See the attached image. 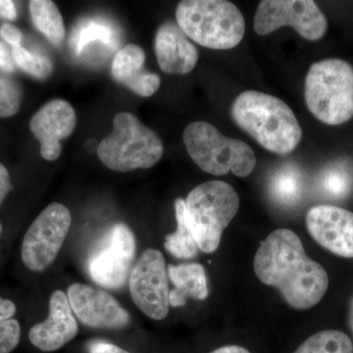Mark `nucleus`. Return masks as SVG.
<instances>
[{"instance_id": "7", "label": "nucleus", "mask_w": 353, "mask_h": 353, "mask_svg": "<svg viewBox=\"0 0 353 353\" xmlns=\"http://www.w3.org/2000/svg\"><path fill=\"white\" fill-rule=\"evenodd\" d=\"M185 202L188 220L199 250L216 252L223 232L238 213L239 194L229 183L209 181L190 190Z\"/></svg>"}, {"instance_id": "35", "label": "nucleus", "mask_w": 353, "mask_h": 353, "mask_svg": "<svg viewBox=\"0 0 353 353\" xmlns=\"http://www.w3.org/2000/svg\"><path fill=\"white\" fill-rule=\"evenodd\" d=\"M2 234V225L1 223H0V236H1Z\"/></svg>"}, {"instance_id": "29", "label": "nucleus", "mask_w": 353, "mask_h": 353, "mask_svg": "<svg viewBox=\"0 0 353 353\" xmlns=\"http://www.w3.org/2000/svg\"><path fill=\"white\" fill-rule=\"evenodd\" d=\"M11 190H12V183H11L9 172L3 164L0 163V206Z\"/></svg>"}, {"instance_id": "16", "label": "nucleus", "mask_w": 353, "mask_h": 353, "mask_svg": "<svg viewBox=\"0 0 353 353\" xmlns=\"http://www.w3.org/2000/svg\"><path fill=\"white\" fill-rule=\"evenodd\" d=\"M154 50L160 69L167 74L185 75L194 69L199 61L196 46L172 21H167L158 28Z\"/></svg>"}, {"instance_id": "22", "label": "nucleus", "mask_w": 353, "mask_h": 353, "mask_svg": "<svg viewBox=\"0 0 353 353\" xmlns=\"http://www.w3.org/2000/svg\"><path fill=\"white\" fill-rule=\"evenodd\" d=\"M294 353H353V343L343 332L325 330L309 336Z\"/></svg>"}, {"instance_id": "34", "label": "nucleus", "mask_w": 353, "mask_h": 353, "mask_svg": "<svg viewBox=\"0 0 353 353\" xmlns=\"http://www.w3.org/2000/svg\"><path fill=\"white\" fill-rule=\"evenodd\" d=\"M348 324L353 334V296L350 299V308H348Z\"/></svg>"}, {"instance_id": "9", "label": "nucleus", "mask_w": 353, "mask_h": 353, "mask_svg": "<svg viewBox=\"0 0 353 353\" xmlns=\"http://www.w3.org/2000/svg\"><path fill=\"white\" fill-rule=\"evenodd\" d=\"M134 254L136 240L132 230L117 223L106 232L88 259V275L106 289H121L129 280Z\"/></svg>"}, {"instance_id": "12", "label": "nucleus", "mask_w": 353, "mask_h": 353, "mask_svg": "<svg viewBox=\"0 0 353 353\" xmlns=\"http://www.w3.org/2000/svg\"><path fill=\"white\" fill-rule=\"evenodd\" d=\"M70 306L83 324L95 329H123L131 323L126 309L108 292L90 285L68 288Z\"/></svg>"}, {"instance_id": "32", "label": "nucleus", "mask_w": 353, "mask_h": 353, "mask_svg": "<svg viewBox=\"0 0 353 353\" xmlns=\"http://www.w3.org/2000/svg\"><path fill=\"white\" fill-rule=\"evenodd\" d=\"M0 17L2 19L13 21L17 17L15 3L10 0H0Z\"/></svg>"}, {"instance_id": "10", "label": "nucleus", "mask_w": 353, "mask_h": 353, "mask_svg": "<svg viewBox=\"0 0 353 353\" xmlns=\"http://www.w3.org/2000/svg\"><path fill=\"white\" fill-rule=\"evenodd\" d=\"M290 26L303 39L315 41L328 29L324 13L312 0H262L254 16V31L267 36Z\"/></svg>"}, {"instance_id": "11", "label": "nucleus", "mask_w": 353, "mask_h": 353, "mask_svg": "<svg viewBox=\"0 0 353 353\" xmlns=\"http://www.w3.org/2000/svg\"><path fill=\"white\" fill-rule=\"evenodd\" d=\"M129 289L137 307L153 320H163L170 307L168 271L163 254L148 248L132 267Z\"/></svg>"}, {"instance_id": "19", "label": "nucleus", "mask_w": 353, "mask_h": 353, "mask_svg": "<svg viewBox=\"0 0 353 353\" xmlns=\"http://www.w3.org/2000/svg\"><path fill=\"white\" fill-rule=\"evenodd\" d=\"M175 213L178 228L175 233L168 234L165 238V248L176 259H194L199 253V248L190 229L185 202L183 199H176Z\"/></svg>"}, {"instance_id": "14", "label": "nucleus", "mask_w": 353, "mask_h": 353, "mask_svg": "<svg viewBox=\"0 0 353 353\" xmlns=\"http://www.w3.org/2000/svg\"><path fill=\"white\" fill-rule=\"evenodd\" d=\"M77 114L66 101L54 99L44 104L32 116L30 129L41 143V155L48 161H55L62 152L61 141L73 134Z\"/></svg>"}, {"instance_id": "30", "label": "nucleus", "mask_w": 353, "mask_h": 353, "mask_svg": "<svg viewBox=\"0 0 353 353\" xmlns=\"http://www.w3.org/2000/svg\"><path fill=\"white\" fill-rule=\"evenodd\" d=\"M0 69L7 73H11L15 70L12 52L9 51L6 43H2L1 41H0Z\"/></svg>"}, {"instance_id": "2", "label": "nucleus", "mask_w": 353, "mask_h": 353, "mask_svg": "<svg viewBox=\"0 0 353 353\" xmlns=\"http://www.w3.org/2000/svg\"><path fill=\"white\" fill-rule=\"evenodd\" d=\"M234 122L248 132L262 148L277 154L296 150L303 130L292 109L273 95L246 90L232 105Z\"/></svg>"}, {"instance_id": "23", "label": "nucleus", "mask_w": 353, "mask_h": 353, "mask_svg": "<svg viewBox=\"0 0 353 353\" xmlns=\"http://www.w3.org/2000/svg\"><path fill=\"white\" fill-rule=\"evenodd\" d=\"M113 41V32L108 23L101 20L83 21L72 34L71 46L77 55H80L85 48L95 41L110 44Z\"/></svg>"}, {"instance_id": "28", "label": "nucleus", "mask_w": 353, "mask_h": 353, "mask_svg": "<svg viewBox=\"0 0 353 353\" xmlns=\"http://www.w3.org/2000/svg\"><path fill=\"white\" fill-rule=\"evenodd\" d=\"M87 348L88 353H130L113 343L102 340L90 341Z\"/></svg>"}, {"instance_id": "21", "label": "nucleus", "mask_w": 353, "mask_h": 353, "mask_svg": "<svg viewBox=\"0 0 353 353\" xmlns=\"http://www.w3.org/2000/svg\"><path fill=\"white\" fill-rule=\"evenodd\" d=\"M30 14L34 27L53 46H59L65 38L63 17L54 2L50 0H32Z\"/></svg>"}, {"instance_id": "17", "label": "nucleus", "mask_w": 353, "mask_h": 353, "mask_svg": "<svg viewBox=\"0 0 353 353\" xmlns=\"http://www.w3.org/2000/svg\"><path fill=\"white\" fill-rule=\"evenodd\" d=\"M145 50L137 44H127L114 57L111 74L115 81L139 97H152L159 90L161 80L157 74L145 69Z\"/></svg>"}, {"instance_id": "27", "label": "nucleus", "mask_w": 353, "mask_h": 353, "mask_svg": "<svg viewBox=\"0 0 353 353\" xmlns=\"http://www.w3.org/2000/svg\"><path fill=\"white\" fill-rule=\"evenodd\" d=\"M0 37L7 43L10 44L12 48L21 46V43H22V32L15 26L7 24V23L0 27Z\"/></svg>"}, {"instance_id": "4", "label": "nucleus", "mask_w": 353, "mask_h": 353, "mask_svg": "<svg viewBox=\"0 0 353 353\" xmlns=\"http://www.w3.org/2000/svg\"><path fill=\"white\" fill-rule=\"evenodd\" d=\"M304 99L311 114L336 126L353 117V68L341 59L311 65L304 83Z\"/></svg>"}, {"instance_id": "26", "label": "nucleus", "mask_w": 353, "mask_h": 353, "mask_svg": "<svg viewBox=\"0 0 353 353\" xmlns=\"http://www.w3.org/2000/svg\"><path fill=\"white\" fill-rule=\"evenodd\" d=\"M22 92L13 81L0 77V118L12 117L19 111Z\"/></svg>"}, {"instance_id": "6", "label": "nucleus", "mask_w": 353, "mask_h": 353, "mask_svg": "<svg viewBox=\"0 0 353 353\" xmlns=\"http://www.w3.org/2000/svg\"><path fill=\"white\" fill-rule=\"evenodd\" d=\"M183 139L194 163L211 175L223 176L232 172L245 178L256 166V157L248 143L224 136L208 122L190 123L183 131Z\"/></svg>"}, {"instance_id": "13", "label": "nucleus", "mask_w": 353, "mask_h": 353, "mask_svg": "<svg viewBox=\"0 0 353 353\" xmlns=\"http://www.w3.org/2000/svg\"><path fill=\"white\" fill-rule=\"evenodd\" d=\"M309 234L327 250L353 259V212L333 205H318L306 215Z\"/></svg>"}, {"instance_id": "5", "label": "nucleus", "mask_w": 353, "mask_h": 353, "mask_svg": "<svg viewBox=\"0 0 353 353\" xmlns=\"http://www.w3.org/2000/svg\"><path fill=\"white\" fill-rule=\"evenodd\" d=\"M163 153V143L157 132L128 112L116 114L112 132L97 148L102 164L116 172L152 168Z\"/></svg>"}, {"instance_id": "31", "label": "nucleus", "mask_w": 353, "mask_h": 353, "mask_svg": "<svg viewBox=\"0 0 353 353\" xmlns=\"http://www.w3.org/2000/svg\"><path fill=\"white\" fill-rule=\"evenodd\" d=\"M16 306L13 301L4 299L0 296V327L3 326L7 320L14 317Z\"/></svg>"}, {"instance_id": "33", "label": "nucleus", "mask_w": 353, "mask_h": 353, "mask_svg": "<svg viewBox=\"0 0 353 353\" xmlns=\"http://www.w3.org/2000/svg\"><path fill=\"white\" fill-rule=\"evenodd\" d=\"M210 353H250L246 348L240 345H225V347L217 348L214 352Z\"/></svg>"}, {"instance_id": "25", "label": "nucleus", "mask_w": 353, "mask_h": 353, "mask_svg": "<svg viewBox=\"0 0 353 353\" xmlns=\"http://www.w3.org/2000/svg\"><path fill=\"white\" fill-rule=\"evenodd\" d=\"M352 176L345 169L331 167L323 172L320 176V187L327 196L343 199L352 189Z\"/></svg>"}, {"instance_id": "18", "label": "nucleus", "mask_w": 353, "mask_h": 353, "mask_svg": "<svg viewBox=\"0 0 353 353\" xmlns=\"http://www.w3.org/2000/svg\"><path fill=\"white\" fill-rule=\"evenodd\" d=\"M168 277L174 290H170V305L181 307L188 299L204 301L208 296L205 269L199 263L169 265Z\"/></svg>"}, {"instance_id": "20", "label": "nucleus", "mask_w": 353, "mask_h": 353, "mask_svg": "<svg viewBox=\"0 0 353 353\" xmlns=\"http://www.w3.org/2000/svg\"><path fill=\"white\" fill-rule=\"evenodd\" d=\"M303 176L292 165H285L271 176L268 185L269 196L276 203L292 208L303 196Z\"/></svg>"}, {"instance_id": "15", "label": "nucleus", "mask_w": 353, "mask_h": 353, "mask_svg": "<svg viewBox=\"0 0 353 353\" xmlns=\"http://www.w3.org/2000/svg\"><path fill=\"white\" fill-rule=\"evenodd\" d=\"M78 332V323L70 306L68 296L58 290L51 294L48 319L32 327L29 339L41 352H51L64 347L75 338Z\"/></svg>"}, {"instance_id": "24", "label": "nucleus", "mask_w": 353, "mask_h": 353, "mask_svg": "<svg viewBox=\"0 0 353 353\" xmlns=\"http://www.w3.org/2000/svg\"><path fill=\"white\" fill-rule=\"evenodd\" d=\"M11 52L14 63L29 75L39 80H46L52 74L54 67L50 58L31 52L22 46H14Z\"/></svg>"}, {"instance_id": "1", "label": "nucleus", "mask_w": 353, "mask_h": 353, "mask_svg": "<svg viewBox=\"0 0 353 353\" xmlns=\"http://www.w3.org/2000/svg\"><path fill=\"white\" fill-rule=\"evenodd\" d=\"M253 267L263 284L276 288L290 307L309 309L321 301L329 287L326 270L309 259L294 232L279 229L262 241Z\"/></svg>"}, {"instance_id": "3", "label": "nucleus", "mask_w": 353, "mask_h": 353, "mask_svg": "<svg viewBox=\"0 0 353 353\" xmlns=\"http://www.w3.org/2000/svg\"><path fill=\"white\" fill-rule=\"evenodd\" d=\"M176 24L188 38L206 48L231 50L243 41V14L227 0H185L176 6Z\"/></svg>"}, {"instance_id": "8", "label": "nucleus", "mask_w": 353, "mask_h": 353, "mask_svg": "<svg viewBox=\"0 0 353 353\" xmlns=\"http://www.w3.org/2000/svg\"><path fill=\"white\" fill-rule=\"evenodd\" d=\"M68 208L53 202L34 219L23 240L21 257L32 272H43L57 259L71 228Z\"/></svg>"}]
</instances>
